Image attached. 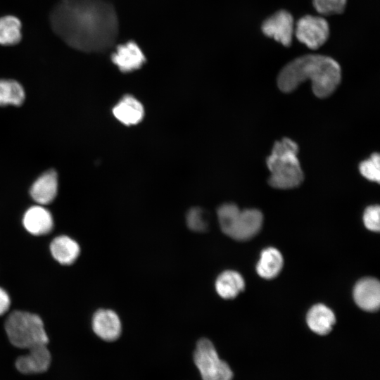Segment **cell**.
I'll return each mask as SVG.
<instances>
[{
  "label": "cell",
  "mask_w": 380,
  "mask_h": 380,
  "mask_svg": "<svg viewBox=\"0 0 380 380\" xmlns=\"http://www.w3.org/2000/svg\"><path fill=\"white\" fill-rule=\"evenodd\" d=\"M51 21L70 46L87 52L108 50L118 35L116 11L106 0H61Z\"/></svg>",
  "instance_id": "obj_1"
},
{
  "label": "cell",
  "mask_w": 380,
  "mask_h": 380,
  "mask_svg": "<svg viewBox=\"0 0 380 380\" xmlns=\"http://www.w3.org/2000/svg\"><path fill=\"white\" fill-rule=\"evenodd\" d=\"M341 79V68L335 60L326 56L308 54L285 65L279 74L277 84L282 91L291 92L309 80L314 94L325 98L334 91Z\"/></svg>",
  "instance_id": "obj_2"
},
{
  "label": "cell",
  "mask_w": 380,
  "mask_h": 380,
  "mask_svg": "<svg viewBox=\"0 0 380 380\" xmlns=\"http://www.w3.org/2000/svg\"><path fill=\"white\" fill-rule=\"evenodd\" d=\"M298 146L289 138L276 141L267 158L270 172L269 184L274 188L289 189L299 186L303 173L298 158Z\"/></svg>",
  "instance_id": "obj_3"
},
{
  "label": "cell",
  "mask_w": 380,
  "mask_h": 380,
  "mask_svg": "<svg viewBox=\"0 0 380 380\" xmlns=\"http://www.w3.org/2000/svg\"><path fill=\"white\" fill-rule=\"evenodd\" d=\"M5 331L11 344L19 348L29 349L49 342L42 319L32 312H11L6 320Z\"/></svg>",
  "instance_id": "obj_4"
},
{
  "label": "cell",
  "mask_w": 380,
  "mask_h": 380,
  "mask_svg": "<svg viewBox=\"0 0 380 380\" xmlns=\"http://www.w3.org/2000/svg\"><path fill=\"white\" fill-rule=\"evenodd\" d=\"M217 217L222 231L238 241H246L253 237L262 224V214L255 209L241 210L233 203H225L219 207Z\"/></svg>",
  "instance_id": "obj_5"
},
{
  "label": "cell",
  "mask_w": 380,
  "mask_h": 380,
  "mask_svg": "<svg viewBox=\"0 0 380 380\" xmlns=\"http://www.w3.org/2000/svg\"><path fill=\"white\" fill-rule=\"evenodd\" d=\"M194 360L203 380H232V369L219 357L210 340L201 338L198 341Z\"/></svg>",
  "instance_id": "obj_6"
},
{
  "label": "cell",
  "mask_w": 380,
  "mask_h": 380,
  "mask_svg": "<svg viewBox=\"0 0 380 380\" xmlns=\"http://www.w3.org/2000/svg\"><path fill=\"white\" fill-rule=\"evenodd\" d=\"M329 27L327 21L321 17L305 15L296 26L297 39L308 47L316 49L327 40Z\"/></svg>",
  "instance_id": "obj_7"
},
{
  "label": "cell",
  "mask_w": 380,
  "mask_h": 380,
  "mask_svg": "<svg viewBox=\"0 0 380 380\" xmlns=\"http://www.w3.org/2000/svg\"><path fill=\"white\" fill-rule=\"evenodd\" d=\"M263 33L284 46H290L293 34V19L286 11H279L268 18L262 25Z\"/></svg>",
  "instance_id": "obj_8"
},
{
  "label": "cell",
  "mask_w": 380,
  "mask_h": 380,
  "mask_svg": "<svg viewBox=\"0 0 380 380\" xmlns=\"http://www.w3.org/2000/svg\"><path fill=\"white\" fill-rule=\"evenodd\" d=\"M58 175L53 169L41 174L32 184L30 194L34 202L46 205L52 203L58 191Z\"/></svg>",
  "instance_id": "obj_9"
},
{
  "label": "cell",
  "mask_w": 380,
  "mask_h": 380,
  "mask_svg": "<svg viewBox=\"0 0 380 380\" xmlns=\"http://www.w3.org/2000/svg\"><path fill=\"white\" fill-rule=\"evenodd\" d=\"M28 350L25 355L15 361V367L25 374H38L46 372L51 363V353L46 345H38Z\"/></svg>",
  "instance_id": "obj_10"
},
{
  "label": "cell",
  "mask_w": 380,
  "mask_h": 380,
  "mask_svg": "<svg viewBox=\"0 0 380 380\" xmlns=\"http://www.w3.org/2000/svg\"><path fill=\"white\" fill-rule=\"evenodd\" d=\"M92 329L99 338L106 341H113L120 336L121 322L114 311L100 309L93 316Z\"/></svg>",
  "instance_id": "obj_11"
},
{
  "label": "cell",
  "mask_w": 380,
  "mask_h": 380,
  "mask_svg": "<svg viewBox=\"0 0 380 380\" xmlns=\"http://www.w3.org/2000/svg\"><path fill=\"white\" fill-rule=\"evenodd\" d=\"M355 303L361 309L374 312L380 304V285L374 278H364L356 284L353 290Z\"/></svg>",
  "instance_id": "obj_12"
},
{
  "label": "cell",
  "mask_w": 380,
  "mask_h": 380,
  "mask_svg": "<svg viewBox=\"0 0 380 380\" xmlns=\"http://www.w3.org/2000/svg\"><path fill=\"white\" fill-rule=\"evenodd\" d=\"M23 224L32 235L41 236L49 233L53 227V219L51 212L44 205L30 207L24 213Z\"/></svg>",
  "instance_id": "obj_13"
},
{
  "label": "cell",
  "mask_w": 380,
  "mask_h": 380,
  "mask_svg": "<svg viewBox=\"0 0 380 380\" xmlns=\"http://www.w3.org/2000/svg\"><path fill=\"white\" fill-rule=\"evenodd\" d=\"M111 60L123 72H129L140 68L146 61L139 46L132 41L118 46L112 54Z\"/></svg>",
  "instance_id": "obj_14"
},
{
  "label": "cell",
  "mask_w": 380,
  "mask_h": 380,
  "mask_svg": "<svg viewBox=\"0 0 380 380\" xmlns=\"http://www.w3.org/2000/svg\"><path fill=\"white\" fill-rule=\"evenodd\" d=\"M113 114L121 123L134 125L139 123L144 116L142 103L131 95H125L113 107Z\"/></svg>",
  "instance_id": "obj_15"
},
{
  "label": "cell",
  "mask_w": 380,
  "mask_h": 380,
  "mask_svg": "<svg viewBox=\"0 0 380 380\" xmlns=\"http://www.w3.org/2000/svg\"><path fill=\"white\" fill-rule=\"evenodd\" d=\"M50 251L53 258L61 265L72 264L78 258L79 244L68 236H58L50 244Z\"/></svg>",
  "instance_id": "obj_16"
},
{
  "label": "cell",
  "mask_w": 380,
  "mask_h": 380,
  "mask_svg": "<svg viewBox=\"0 0 380 380\" xmlns=\"http://www.w3.org/2000/svg\"><path fill=\"white\" fill-rule=\"evenodd\" d=\"M335 322L336 317L334 312L322 304L312 306L307 315V324L309 328L319 335L329 334Z\"/></svg>",
  "instance_id": "obj_17"
},
{
  "label": "cell",
  "mask_w": 380,
  "mask_h": 380,
  "mask_svg": "<svg viewBox=\"0 0 380 380\" xmlns=\"http://www.w3.org/2000/svg\"><path fill=\"white\" fill-rule=\"evenodd\" d=\"M245 282L241 275L234 270L222 272L216 279L215 289L218 295L224 299L235 298L244 289Z\"/></svg>",
  "instance_id": "obj_18"
},
{
  "label": "cell",
  "mask_w": 380,
  "mask_h": 380,
  "mask_svg": "<svg viewBox=\"0 0 380 380\" xmlns=\"http://www.w3.org/2000/svg\"><path fill=\"white\" fill-rule=\"evenodd\" d=\"M283 266V258L275 248L262 251L257 265V272L262 278L270 279L279 274Z\"/></svg>",
  "instance_id": "obj_19"
},
{
  "label": "cell",
  "mask_w": 380,
  "mask_h": 380,
  "mask_svg": "<svg viewBox=\"0 0 380 380\" xmlns=\"http://www.w3.org/2000/svg\"><path fill=\"white\" fill-rule=\"evenodd\" d=\"M23 86L14 79H0V106H20L25 101Z\"/></svg>",
  "instance_id": "obj_20"
},
{
  "label": "cell",
  "mask_w": 380,
  "mask_h": 380,
  "mask_svg": "<svg viewBox=\"0 0 380 380\" xmlns=\"http://www.w3.org/2000/svg\"><path fill=\"white\" fill-rule=\"evenodd\" d=\"M21 39L22 23L20 19L11 15L0 17V45H15Z\"/></svg>",
  "instance_id": "obj_21"
},
{
  "label": "cell",
  "mask_w": 380,
  "mask_h": 380,
  "mask_svg": "<svg viewBox=\"0 0 380 380\" xmlns=\"http://www.w3.org/2000/svg\"><path fill=\"white\" fill-rule=\"evenodd\" d=\"M361 175L367 179L379 182L380 158L376 153H373L368 159L363 160L359 165Z\"/></svg>",
  "instance_id": "obj_22"
},
{
  "label": "cell",
  "mask_w": 380,
  "mask_h": 380,
  "mask_svg": "<svg viewBox=\"0 0 380 380\" xmlns=\"http://www.w3.org/2000/svg\"><path fill=\"white\" fill-rule=\"evenodd\" d=\"M188 227L194 232H205L208 223L205 217V213L201 208H191L186 216Z\"/></svg>",
  "instance_id": "obj_23"
},
{
  "label": "cell",
  "mask_w": 380,
  "mask_h": 380,
  "mask_svg": "<svg viewBox=\"0 0 380 380\" xmlns=\"http://www.w3.org/2000/svg\"><path fill=\"white\" fill-rule=\"evenodd\" d=\"M346 0H313L315 9L323 15L340 14L343 12Z\"/></svg>",
  "instance_id": "obj_24"
},
{
  "label": "cell",
  "mask_w": 380,
  "mask_h": 380,
  "mask_svg": "<svg viewBox=\"0 0 380 380\" xmlns=\"http://www.w3.org/2000/svg\"><path fill=\"white\" fill-rule=\"evenodd\" d=\"M363 221L368 229L379 232L380 228L379 206L371 205L367 208L364 213Z\"/></svg>",
  "instance_id": "obj_25"
},
{
  "label": "cell",
  "mask_w": 380,
  "mask_h": 380,
  "mask_svg": "<svg viewBox=\"0 0 380 380\" xmlns=\"http://www.w3.org/2000/svg\"><path fill=\"white\" fill-rule=\"evenodd\" d=\"M11 300L8 293L0 287V315L6 313L9 309Z\"/></svg>",
  "instance_id": "obj_26"
}]
</instances>
